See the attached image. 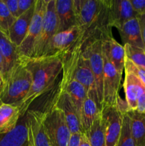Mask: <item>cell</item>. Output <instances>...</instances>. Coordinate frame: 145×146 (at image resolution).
<instances>
[{"mask_svg":"<svg viewBox=\"0 0 145 146\" xmlns=\"http://www.w3.org/2000/svg\"><path fill=\"white\" fill-rule=\"evenodd\" d=\"M73 7L77 25L81 30L75 47L82 51L93 41L112 35L108 0H73Z\"/></svg>","mask_w":145,"mask_h":146,"instance_id":"cell-1","label":"cell"},{"mask_svg":"<svg viewBox=\"0 0 145 146\" xmlns=\"http://www.w3.org/2000/svg\"><path fill=\"white\" fill-rule=\"evenodd\" d=\"M33 78L30 91L18 106L21 117L28 111L34 101L48 92L55 85L63 68V54L31 58H21Z\"/></svg>","mask_w":145,"mask_h":146,"instance_id":"cell-2","label":"cell"},{"mask_svg":"<svg viewBox=\"0 0 145 146\" xmlns=\"http://www.w3.org/2000/svg\"><path fill=\"white\" fill-rule=\"evenodd\" d=\"M4 80L0 101L2 104L18 106L28 94L33 83L32 75L24 61L20 58L7 72Z\"/></svg>","mask_w":145,"mask_h":146,"instance_id":"cell-3","label":"cell"},{"mask_svg":"<svg viewBox=\"0 0 145 146\" xmlns=\"http://www.w3.org/2000/svg\"><path fill=\"white\" fill-rule=\"evenodd\" d=\"M63 70L67 71L74 79L85 87L88 95L95 98L100 108L95 78L89 61L82 55V51L78 47H74L71 51L63 54Z\"/></svg>","mask_w":145,"mask_h":146,"instance_id":"cell-4","label":"cell"},{"mask_svg":"<svg viewBox=\"0 0 145 146\" xmlns=\"http://www.w3.org/2000/svg\"><path fill=\"white\" fill-rule=\"evenodd\" d=\"M47 135L53 146H68L71 133L65 116L51 101L45 105V110L40 111Z\"/></svg>","mask_w":145,"mask_h":146,"instance_id":"cell-5","label":"cell"},{"mask_svg":"<svg viewBox=\"0 0 145 146\" xmlns=\"http://www.w3.org/2000/svg\"><path fill=\"white\" fill-rule=\"evenodd\" d=\"M55 0H46L41 34L36 43L32 57L45 56L51 39L58 33Z\"/></svg>","mask_w":145,"mask_h":146,"instance_id":"cell-6","label":"cell"},{"mask_svg":"<svg viewBox=\"0 0 145 146\" xmlns=\"http://www.w3.org/2000/svg\"><path fill=\"white\" fill-rule=\"evenodd\" d=\"M102 39H98L87 46L82 50V54L88 60L95 82L97 95L100 108L103 102L104 61L102 50Z\"/></svg>","mask_w":145,"mask_h":146,"instance_id":"cell-7","label":"cell"},{"mask_svg":"<svg viewBox=\"0 0 145 146\" xmlns=\"http://www.w3.org/2000/svg\"><path fill=\"white\" fill-rule=\"evenodd\" d=\"M46 0H36L35 10L28 32L21 45L17 47L19 58H31L36 43L39 37L42 28Z\"/></svg>","mask_w":145,"mask_h":146,"instance_id":"cell-8","label":"cell"},{"mask_svg":"<svg viewBox=\"0 0 145 146\" xmlns=\"http://www.w3.org/2000/svg\"><path fill=\"white\" fill-rule=\"evenodd\" d=\"M123 113L124 111L119 107V103L117 106H105L101 110V121L106 146L117 145L121 133Z\"/></svg>","mask_w":145,"mask_h":146,"instance_id":"cell-9","label":"cell"},{"mask_svg":"<svg viewBox=\"0 0 145 146\" xmlns=\"http://www.w3.org/2000/svg\"><path fill=\"white\" fill-rule=\"evenodd\" d=\"M102 55L104 61L103 102L101 110L105 106H117L118 104L121 99L119 91L122 76L103 53Z\"/></svg>","mask_w":145,"mask_h":146,"instance_id":"cell-10","label":"cell"},{"mask_svg":"<svg viewBox=\"0 0 145 146\" xmlns=\"http://www.w3.org/2000/svg\"><path fill=\"white\" fill-rule=\"evenodd\" d=\"M51 101L62 111L71 134L83 133L75 105L70 96L65 91L61 90L58 86L56 92L53 96Z\"/></svg>","mask_w":145,"mask_h":146,"instance_id":"cell-11","label":"cell"},{"mask_svg":"<svg viewBox=\"0 0 145 146\" xmlns=\"http://www.w3.org/2000/svg\"><path fill=\"white\" fill-rule=\"evenodd\" d=\"M81 36V30L78 25L58 32L53 36L48 46L46 56L65 54L71 51Z\"/></svg>","mask_w":145,"mask_h":146,"instance_id":"cell-12","label":"cell"},{"mask_svg":"<svg viewBox=\"0 0 145 146\" xmlns=\"http://www.w3.org/2000/svg\"><path fill=\"white\" fill-rule=\"evenodd\" d=\"M108 11L111 28L118 29L124 23L139 17L129 0H108Z\"/></svg>","mask_w":145,"mask_h":146,"instance_id":"cell-13","label":"cell"},{"mask_svg":"<svg viewBox=\"0 0 145 146\" xmlns=\"http://www.w3.org/2000/svg\"><path fill=\"white\" fill-rule=\"evenodd\" d=\"M31 146H53L44 129L39 110L29 109L26 112Z\"/></svg>","mask_w":145,"mask_h":146,"instance_id":"cell-14","label":"cell"},{"mask_svg":"<svg viewBox=\"0 0 145 146\" xmlns=\"http://www.w3.org/2000/svg\"><path fill=\"white\" fill-rule=\"evenodd\" d=\"M58 87L63 91H65L72 99L77 113L79 116L80 115L81 108L84 100L88 96V91L85 87L74 79L67 71L63 70V77Z\"/></svg>","mask_w":145,"mask_h":146,"instance_id":"cell-15","label":"cell"},{"mask_svg":"<svg viewBox=\"0 0 145 146\" xmlns=\"http://www.w3.org/2000/svg\"><path fill=\"white\" fill-rule=\"evenodd\" d=\"M28 144L29 129L26 113L12 131L0 135V146H28Z\"/></svg>","mask_w":145,"mask_h":146,"instance_id":"cell-16","label":"cell"},{"mask_svg":"<svg viewBox=\"0 0 145 146\" xmlns=\"http://www.w3.org/2000/svg\"><path fill=\"white\" fill-rule=\"evenodd\" d=\"M102 53L114 66L117 71L122 75L125 70V62L126 54L125 48L117 42L113 36H108L102 41Z\"/></svg>","mask_w":145,"mask_h":146,"instance_id":"cell-17","label":"cell"},{"mask_svg":"<svg viewBox=\"0 0 145 146\" xmlns=\"http://www.w3.org/2000/svg\"><path fill=\"white\" fill-rule=\"evenodd\" d=\"M124 90L127 111H136L137 100L145 91V86L133 74L125 71Z\"/></svg>","mask_w":145,"mask_h":146,"instance_id":"cell-18","label":"cell"},{"mask_svg":"<svg viewBox=\"0 0 145 146\" xmlns=\"http://www.w3.org/2000/svg\"><path fill=\"white\" fill-rule=\"evenodd\" d=\"M117 29L120 35L123 46L125 44H129L144 50L138 17L133 18L124 23Z\"/></svg>","mask_w":145,"mask_h":146,"instance_id":"cell-19","label":"cell"},{"mask_svg":"<svg viewBox=\"0 0 145 146\" xmlns=\"http://www.w3.org/2000/svg\"><path fill=\"white\" fill-rule=\"evenodd\" d=\"M35 4L24 14L18 17L9 30V38L16 46H19L26 36L34 14Z\"/></svg>","mask_w":145,"mask_h":146,"instance_id":"cell-20","label":"cell"},{"mask_svg":"<svg viewBox=\"0 0 145 146\" xmlns=\"http://www.w3.org/2000/svg\"><path fill=\"white\" fill-rule=\"evenodd\" d=\"M55 9L58 19V32L77 26L73 0H55Z\"/></svg>","mask_w":145,"mask_h":146,"instance_id":"cell-21","label":"cell"},{"mask_svg":"<svg viewBox=\"0 0 145 146\" xmlns=\"http://www.w3.org/2000/svg\"><path fill=\"white\" fill-rule=\"evenodd\" d=\"M100 112L95 98L90 96H87L82 104L80 115L81 127L84 133L87 134L89 132L93 123L100 115Z\"/></svg>","mask_w":145,"mask_h":146,"instance_id":"cell-22","label":"cell"},{"mask_svg":"<svg viewBox=\"0 0 145 146\" xmlns=\"http://www.w3.org/2000/svg\"><path fill=\"white\" fill-rule=\"evenodd\" d=\"M18 106L2 104L0 106V135L12 131L21 118Z\"/></svg>","mask_w":145,"mask_h":146,"instance_id":"cell-23","label":"cell"},{"mask_svg":"<svg viewBox=\"0 0 145 146\" xmlns=\"http://www.w3.org/2000/svg\"><path fill=\"white\" fill-rule=\"evenodd\" d=\"M0 54L2 56L5 64V74L19 61L17 46H16L8 36L0 31Z\"/></svg>","mask_w":145,"mask_h":146,"instance_id":"cell-24","label":"cell"},{"mask_svg":"<svg viewBox=\"0 0 145 146\" xmlns=\"http://www.w3.org/2000/svg\"><path fill=\"white\" fill-rule=\"evenodd\" d=\"M130 118L131 132L134 146H145V115L135 112L127 111Z\"/></svg>","mask_w":145,"mask_h":146,"instance_id":"cell-25","label":"cell"},{"mask_svg":"<svg viewBox=\"0 0 145 146\" xmlns=\"http://www.w3.org/2000/svg\"><path fill=\"white\" fill-rule=\"evenodd\" d=\"M86 135L90 146H106L100 115L93 123Z\"/></svg>","mask_w":145,"mask_h":146,"instance_id":"cell-26","label":"cell"},{"mask_svg":"<svg viewBox=\"0 0 145 146\" xmlns=\"http://www.w3.org/2000/svg\"><path fill=\"white\" fill-rule=\"evenodd\" d=\"M117 146H134L131 132L130 118L127 112L123 113L120 136Z\"/></svg>","mask_w":145,"mask_h":146,"instance_id":"cell-27","label":"cell"},{"mask_svg":"<svg viewBox=\"0 0 145 146\" xmlns=\"http://www.w3.org/2000/svg\"><path fill=\"white\" fill-rule=\"evenodd\" d=\"M126 57L135 65L145 70V51L142 48L125 44L124 46Z\"/></svg>","mask_w":145,"mask_h":146,"instance_id":"cell-28","label":"cell"},{"mask_svg":"<svg viewBox=\"0 0 145 146\" xmlns=\"http://www.w3.org/2000/svg\"><path fill=\"white\" fill-rule=\"evenodd\" d=\"M16 19L14 18L9 11L3 0H0V28L1 31L8 36L9 30Z\"/></svg>","mask_w":145,"mask_h":146,"instance_id":"cell-29","label":"cell"},{"mask_svg":"<svg viewBox=\"0 0 145 146\" xmlns=\"http://www.w3.org/2000/svg\"><path fill=\"white\" fill-rule=\"evenodd\" d=\"M125 71L132 73L134 75L136 76L142 81V84L145 86V70L135 65L132 61H130L127 57L125 58Z\"/></svg>","mask_w":145,"mask_h":146,"instance_id":"cell-30","label":"cell"},{"mask_svg":"<svg viewBox=\"0 0 145 146\" xmlns=\"http://www.w3.org/2000/svg\"><path fill=\"white\" fill-rule=\"evenodd\" d=\"M36 0H18V17L35 4Z\"/></svg>","mask_w":145,"mask_h":146,"instance_id":"cell-31","label":"cell"},{"mask_svg":"<svg viewBox=\"0 0 145 146\" xmlns=\"http://www.w3.org/2000/svg\"><path fill=\"white\" fill-rule=\"evenodd\" d=\"M133 9L138 15L145 14V0H129Z\"/></svg>","mask_w":145,"mask_h":146,"instance_id":"cell-32","label":"cell"},{"mask_svg":"<svg viewBox=\"0 0 145 146\" xmlns=\"http://www.w3.org/2000/svg\"><path fill=\"white\" fill-rule=\"evenodd\" d=\"M9 11L15 19L18 18V0H3Z\"/></svg>","mask_w":145,"mask_h":146,"instance_id":"cell-33","label":"cell"},{"mask_svg":"<svg viewBox=\"0 0 145 146\" xmlns=\"http://www.w3.org/2000/svg\"><path fill=\"white\" fill-rule=\"evenodd\" d=\"M138 19H139V24H140L141 31H142V41H143L144 48L145 51V14L139 15Z\"/></svg>","mask_w":145,"mask_h":146,"instance_id":"cell-34","label":"cell"},{"mask_svg":"<svg viewBox=\"0 0 145 146\" xmlns=\"http://www.w3.org/2000/svg\"><path fill=\"white\" fill-rule=\"evenodd\" d=\"M81 133L71 134V138H70L68 146H80Z\"/></svg>","mask_w":145,"mask_h":146,"instance_id":"cell-35","label":"cell"},{"mask_svg":"<svg viewBox=\"0 0 145 146\" xmlns=\"http://www.w3.org/2000/svg\"><path fill=\"white\" fill-rule=\"evenodd\" d=\"M80 146H90L89 141H88V136L86 134L82 133L80 136Z\"/></svg>","mask_w":145,"mask_h":146,"instance_id":"cell-36","label":"cell"},{"mask_svg":"<svg viewBox=\"0 0 145 146\" xmlns=\"http://www.w3.org/2000/svg\"><path fill=\"white\" fill-rule=\"evenodd\" d=\"M0 73L2 74L3 77H4V74H5V64H4V58L1 54H0Z\"/></svg>","mask_w":145,"mask_h":146,"instance_id":"cell-37","label":"cell"},{"mask_svg":"<svg viewBox=\"0 0 145 146\" xmlns=\"http://www.w3.org/2000/svg\"><path fill=\"white\" fill-rule=\"evenodd\" d=\"M4 77H3L2 74L0 73V94H1V91H2L3 86H4Z\"/></svg>","mask_w":145,"mask_h":146,"instance_id":"cell-38","label":"cell"},{"mask_svg":"<svg viewBox=\"0 0 145 146\" xmlns=\"http://www.w3.org/2000/svg\"><path fill=\"white\" fill-rule=\"evenodd\" d=\"M1 104H2V103H1V101H0V106H1Z\"/></svg>","mask_w":145,"mask_h":146,"instance_id":"cell-39","label":"cell"},{"mask_svg":"<svg viewBox=\"0 0 145 146\" xmlns=\"http://www.w3.org/2000/svg\"><path fill=\"white\" fill-rule=\"evenodd\" d=\"M28 146H31V145H30V143L29 144H28Z\"/></svg>","mask_w":145,"mask_h":146,"instance_id":"cell-40","label":"cell"},{"mask_svg":"<svg viewBox=\"0 0 145 146\" xmlns=\"http://www.w3.org/2000/svg\"><path fill=\"white\" fill-rule=\"evenodd\" d=\"M0 31H1V28H0Z\"/></svg>","mask_w":145,"mask_h":146,"instance_id":"cell-41","label":"cell"}]
</instances>
